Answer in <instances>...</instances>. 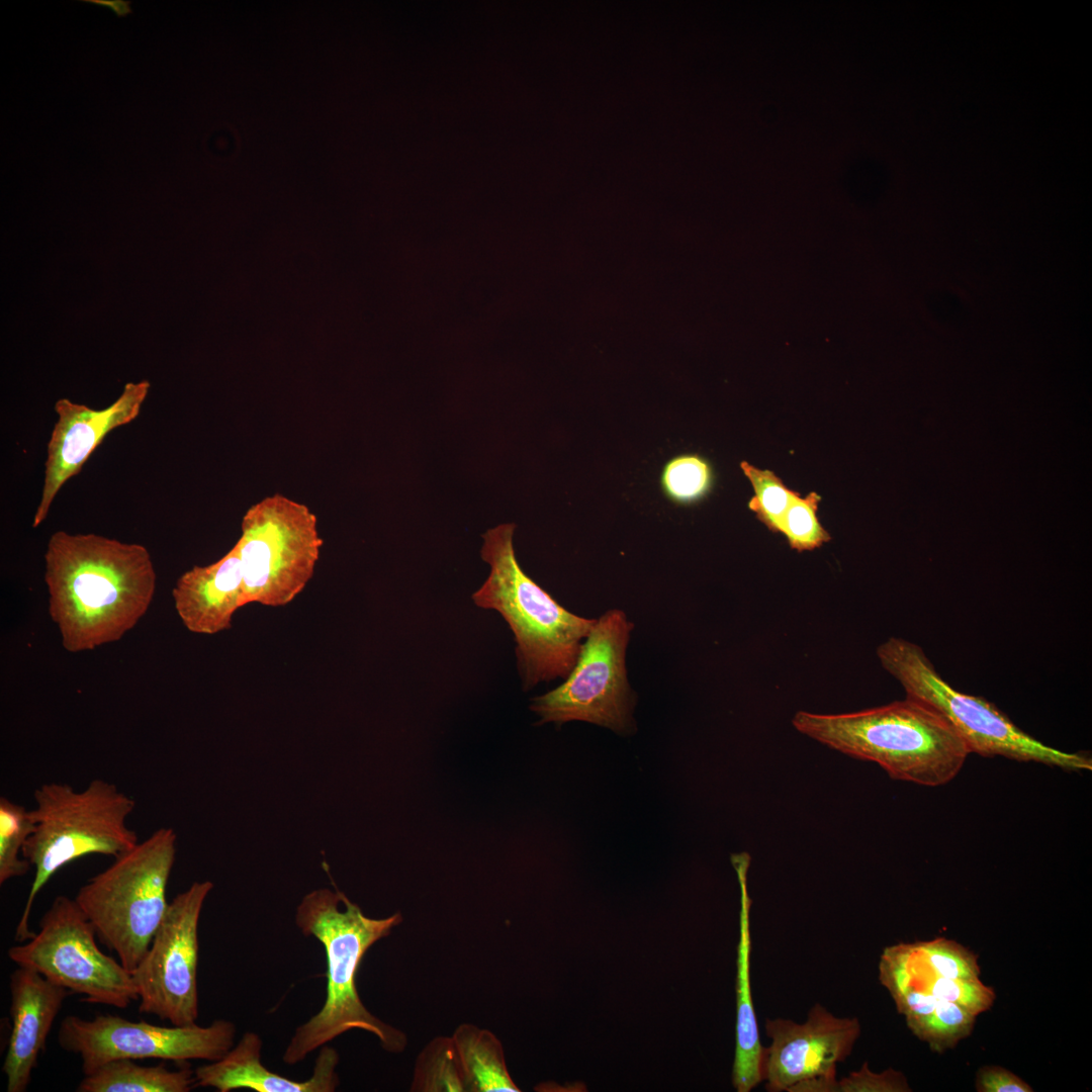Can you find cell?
<instances>
[{
  "label": "cell",
  "mask_w": 1092,
  "mask_h": 1092,
  "mask_svg": "<svg viewBox=\"0 0 1092 1092\" xmlns=\"http://www.w3.org/2000/svg\"><path fill=\"white\" fill-rule=\"evenodd\" d=\"M44 580L64 648L81 652L133 628L151 605L157 576L141 544L61 530L48 542Z\"/></svg>",
  "instance_id": "cell-1"
},
{
  "label": "cell",
  "mask_w": 1092,
  "mask_h": 1092,
  "mask_svg": "<svg viewBox=\"0 0 1092 1092\" xmlns=\"http://www.w3.org/2000/svg\"><path fill=\"white\" fill-rule=\"evenodd\" d=\"M401 921L398 912L385 918L368 917L339 890L322 888L302 898L295 923L303 935L314 937L325 948L327 996L321 1010L295 1029L282 1056L285 1064L300 1063L352 1029L373 1034L389 1053L405 1049V1033L373 1015L356 987V974L366 951Z\"/></svg>",
  "instance_id": "cell-2"
},
{
  "label": "cell",
  "mask_w": 1092,
  "mask_h": 1092,
  "mask_svg": "<svg viewBox=\"0 0 1092 1092\" xmlns=\"http://www.w3.org/2000/svg\"><path fill=\"white\" fill-rule=\"evenodd\" d=\"M792 724L823 745L878 763L892 779L926 787L949 783L971 753L943 717L909 698L851 713L799 711Z\"/></svg>",
  "instance_id": "cell-3"
},
{
  "label": "cell",
  "mask_w": 1092,
  "mask_h": 1092,
  "mask_svg": "<svg viewBox=\"0 0 1092 1092\" xmlns=\"http://www.w3.org/2000/svg\"><path fill=\"white\" fill-rule=\"evenodd\" d=\"M514 524L483 534L481 557L489 574L472 594L474 604L496 611L512 630L524 689L566 678L596 619L577 616L558 604L521 568L513 545Z\"/></svg>",
  "instance_id": "cell-4"
},
{
  "label": "cell",
  "mask_w": 1092,
  "mask_h": 1092,
  "mask_svg": "<svg viewBox=\"0 0 1092 1092\" xmlns=\"http://www.w3.org/2000/svg\"><path fill=\"white\" fill-rule=\"evenodd\" d=\"M33 798L34 827L22 855L35 872L15 930L18 943L34 935L29 927L33 901L59 870L90 854L115 858L139 843L126 824L135 802L112 783L95 779L82 791L48 783L34 791Z\"/></svg>",
  "instance_id": "cell-5"
},
{
  "label": "cell",
  "mask_w": 1092,
  "mask_h": 1092,
  "mask_svg": "<svg viewBox=\"0 0 1092 1092\" xmlns=\"http://www.w3.org/2000/svg\"><path fill=\"white\" fill-rule=\"evenodd\" d=\"M176 839L172 828H159L89 879L74 898L97 937L129 973L146 954L167 912Z\"/></svg>",
  "instance_id": "cell-6"
},
{
  "label": "cell",
  "mask_w": 1092,
  "mask_h": 1092,
  "mask_svg": "<svg viewBox=\"0 0 1092 1092\" xmlns=\"http://www.w3.org/2000/svg\"><path fill=\"white\" fill-rule=\"evenodd\" d=\"M886 671L903 687L906 698L918 701L943 717L965 741L970 752L1034 761L1065 770L1092 769L1087 754L1049 746L1017 727L984 698L953 689L936 671L920 646L892 637L877 648Z\"/></svg>",
  "instance_id": "cell-7"
},
{
  "label": "cell",
  "mask_w": 1092,
  "mask_h": 1092,
  "mask_svg": "<svg viewBox=\"0 0 1092 1092\" xmlns=\"http://www.w3.org/2000/svg\"><path fill=\"white\" fill-rule=\"evenodd\" d=\"M236 545L243 607H284L312 577L323 540L316 517L305 505L275 493L248 509Z\"/></svg>",
  "instance_id": "cell-8"
},
{
  "label": "cell",
  "mask_w": 1092,
  "mask_h": 1092,
  "mask_svg": "<svg viewBox=\"0 0 1092 1092\" xmlns=\"http://www.w3.org/2000/svg\"><path fill=\"white\" fill-rule=\"evenodd\" d=\"M96 932L75 899L57 896L39 921V930L8 948L17 967L31 969L83 1001L120 1009L139 1000L135 984L121 963L97 945Z\"/></svg>",
  "instance_id": "cell-9"
},
{
  "label": "cell",
  "mask_w": 1092,
  "mask_h": 1092,
  "mask_svg": "<svg viewBox=\"0 0 1092 1092\" xmlns=\"http://www.w3.org/2000/svg\"><path fill=\"white\" fill-rule=\"evenodd\" d=\"M633 623L612 609L596 619L577 660L556 689L533 699L540 723L584 721L623 732L631 727L634 698L626 651Z\"/></svg>",
  "instance_id": "cell-10"
},
{
  "label": "cell",
  "mask_w": 1092,
  "mask_h": 1092,
  "mask_svg": "<svg viewBox=\"0 0 1092 1092\" xmlns=\"http://www.w3.org/2000/svg\"><path fill=\"white\" fill-rule=\"evenodd\" d=\"M236 1032V1025L224 1019L207 1026H163L114 1014H97L93 1019L68 1015L59 1027L58 1042L63 1050L79 1056L82 1073L87 1075L120 1059L213 1062L234 1046Z\"/></svg>",
  "instance_id": "cell-11"
},
{
  "label": "cell",
  "mask_w": 1092,
  "mask_h": 1092,
  "mask_svg": "<svg viewBox=\"0 0 1092 1092\" xmlns=\"http://www.w3.org/2000/svg\"><path fill=\"white\" fill-rule=\"evenodd\" d=\"M212 888L209 881L195 882L169 903L146 954L131 973L140 1012L172 1025L196 1023L198 923Z\"/></svg>",
  "instance_id": "cell-12"
},
{
  "label": "cell",
  "mask_w": 1092,
  "mask_h": 1092,
  "mask_svg": "<svg viewBox=\"0 0 1092 1092\" xmlns=\"http://www.w3.org/2000/svg\"><path fill=\"white\" fill-rule=\"evenodd\" d=\"M765 1033L771 1039L763 1054L765 1089L793 1092L809 1081L837 1080L836 1066L851 1054L860 1023L856 1017H837L816 1004L803 1023L766 1019Z\"/></svg>",
  "instance_id": "cell-13"
},
{
  "label": "cell",
  "mask_w": 1092,
  "mask_h": 1092,
  "mask_svg": "<svg viewBox=\"0 0 1092 1092\" xmlns=\"http://www.w3.org/2000/svg\"><path fill=\"white\" fill-rule=\"evenodd\" d=\"M150 387L148 380L128 382L117 399L101 410L68 398L56 401L57 421L47 446L43 483L33 516V528L47 519L61 488L81 471L104 438L139 417Z\"/></svg>",
  "instance_id": "cell-14"
},
{
  "label": "cell",
  "mask_w": 1092,
  "mask_h": 1092,
  "mask_svg": "<svg viewBox=\"0 0 1092 1092\" xmlns=\"http://www.w3.org/2000/svg\"><path fill=\"white\" fill-rule=\"evenodd\" d=\"M11 1032L3 1061L7 1092H24L70 991L17 967L9 976Z\"/></svg>",
  "instance_id": "cell-15"
},
{
  "label": "cell",
  "mask_w": 1092,
  "mask_h": 1092,
  "mask_svg": "<svg viewBox=\"0 0 1092 1092\" xmlns=\"http://www.w3.org/2000/svg\"><path fill=\"white\" fill-rule=\"evenodd\" d=\"M262 1039L254 1031L241 1039L219 1060L194 1070L195 1087L214 1088L219 1092L251 1089L257 1092H333L340 1084L337 1073L339 1055L323 1045L311 1077L296 1081L268 1070L261 1063Z\"/></svg>",
  "instance_id": "cell-16"
},
{
  "label": "cell",
  "mask_w": 1092,
  "mask_h": 1092,
  "mask_svg": "<svg viewBox=\"0 0 1092 1092\" xmlns=\"http://www.w3.org/2000/svg\"><path fill=\"white\" fill-rule=\"evenodd\" d=\"M175 609L193 633L213 635L232 626L243 607V571L237 545L216 562L184 572L173 588Z\"/></svg>",
  "instance_id": "cell-17"
},
{
  "label": "cell",
  "mask_w": 1092,
  "mask_h": 1092,
  "mask_svg": "<svg viewBox=\"0 0 1092 1092\" xmlns=\"http://www.w3.org/2000/svg\"><path fill=\"white\" fill-rule=\"evenodd\" d=\"M731 861L740 887L739 940L736 961V1045L732 1084L738 1092H749L763 1081L764 1054V1046L759 1040L750 988L751 899L747 891L750 856L746 852L733 854Z\"/></svg>",
  "instance_id": "cell-18"
},
{
  "label": "cell",
  "mask_w": 1092,
  "mask_h": 1092,
  "mask_svg": "<svg viewBox=\"0 0 1092 1092\" xmlns=\"http://www.w3.org/2000/svg\"><path fill=\"white\" fill-rule=\"evenodd\" d=\"M461 1066L466 1092H519L499 1039L471 1023L460 1024L451 1036Z\"/></svg>",
  "instance_id": "cell-19"
},
{
  "label": "cell",
  "mask_w": 1092,
  "mask_h": 1092,
  "mask_svg": "<svg viewBox=\"0 0 1092 1092\" xmlns=\"http://www.w3.org/2000/svg\"><path fill=\"white\" fill-rule=\"evenodd\" d=\"M195 1087L194 1071L188 1067L171 1070L164 1064L144 1066L135 1060L105 1063L84 1075L78 1092H188Z\"/></svg>",
  "instance_id": "cell-20"
},
{
  "label": "cell",
  "mask_w": 1092,
  "mask_h": 1092,
  "mask_svg": "<svg viewBox=\"0 0 1092 1092\" xmlns=\"http://www.w3.org/2000/svg\"><path fill=\"white\" fill-rule=\"evenodd\" d=\"M907 967L910 975L909 989L928 992L939 1000L954 1003L976 1017L991 1009L996 999L992 987L980 979H948L939 977L923 965L917 957L913 943H905Z\"/></svg>",
  "instance_id": "cell-21"
},
{
  "label": "cell",
  "mask_w": 1092,
  "mask_h": 1092,
  "mask_svg": "<svg viewBox=\"0 0 1092 1092\" xmlns=\"http://www.w3.org/2000/svg\"><path fill=\"white\" fill-rule=\"evenodd\" d=\"M411 1091L465 1092L452 1037L438 1036L423 1049L416 1062Z\"/></svg>",
  "instance_id": "cell-22"
},
{
  "label": "cell",
  "mask_w": 1092,
  "mask_h": 1092,
  "mask_svg": "<svg viewBox=\"0 0 1092 1092\" xmlns=\"http://www.w3.org/2000/svg\"><path fill=\"white\" fill-rule=\"evenodd\" d=\"M30 810L5 797L0 798V884L25 876L31 868L22 855L33 831Z\"/></svg>",
  "instance_id": "cell-23"
},
{
  "label": "cell",
  "mask_w": 1092,
  "mask_h": 1092,
  "mask_svg": "<svg viewBox=\"0 0 1092 1092\" xmlns=\"http://www.w3.org/2000/svg\"><path fill=\"white\" fill-rule=\"evenodd\" d=\"M710 463L698 454H679L669 459L660 474V487L667 499L689 506L704 498L713 485Z\"/></svg>",
  "instance_id": "cell-24"
},
{
  "label": "cell",
  "mask_w": 1092,
  "mask_h": 1092,
  "mask_svg": "<svg viewBox=\"0 0 1092 1092\" xmlns=\"http://www.w3.org/2000/svg\"><path fill=\"white\" fill-rule=\"evenodd\" d=\"M975 1022L976 1016L959 1005L938 1000L930 1014L906 1023L918 1039L926 1042L931 1051L941 1054L968 1037Z\"/></svg>",
  "instance_id": "cell-25"
},
{
  "label": "cell",
  "mask_w": 1092,
  "mask_h": 1092,
  "mask_svg": "<svg viewBox=\"0 0 1092 1092\" xmlns=\"http://www.w3.org/2000/svg\"><path fill=\"white\" fill-rule=\"evenodd\" d=\"M740 467L754 491L749 509L770 531L780 532L783 517L798 492L789 489L770 470H760L746 461Z\"/></svg>",
  "instance_id": "cell-26"
},
{
  "label": "cell",
  "mask_w": 1092,
  "mask_h": 1092,
  "mask_svg": "<svg viewBox=\"0 0 1092 1092\" xmlns=\"http://www.w3.org/2000/svg\"><path fill=\"white\" fill-rule=\"evenodd\" d=\"M917 957L932 974L948 979H978V957L963 944L944 937L913 943Z\"/></svg>",
  "instance_id": "cell-27"
},
{
  "label": "cell",
  "mask_w": 1092,
  "mask_h": 1092,
  "mask_svg": "<svg viewBox=\"0 0 1092 1092\" xmlns=\"http://www.w3.org/2000/svg\"><path fill=\"white\" fill-rule=\"evenodd\" d=\"M820 496L810 492L801 497L798 492L785 513L780 533L787 538L791 548L801 552L813 550L830 540V535L817 518Z\"/></svg>",
  "instance_id": "cell-28"
},
{
  "label": "cell",
  "mask_w": 1092,
  "mask_h": 1092,
  "mask_svg": "<svg viewBox=\"0 0 1092 1092\" xmlns=\"http://www.w3.org/2000/svg\"><path fill=\"white\" fill-rule=\"evenodd\" d=\"M911 1088L903 1073L888 1069L882 1073L870 1070L864 1063L860 1070L837 1080L834 1092H909Z\"/></svg>",
  "instance_id": "cell-29"
},
{
  "label": "cell",
  "mask_w": 1092,
  "mask_h": 1092,
  "mask_svg": "<svg viewBox=\"0 0 1092 1092\" xmlns=\"http://www.w3.org/2000/svg\"><path fill=\"white\" fill-rule=\"evenodd\" d=\"M978 1092H1032L1033 1088L1016 1074L996 1065L980 1067L975 1076Z\"/></svg>",
  "instance_id": "cell-30"
},
{
  "label": "cell",
  "mask_w": 1092,
  "mask_h": 1092,
  "mask_svg": "<svg viewBox=\"0 0 1092 1092\" xmlns=\"http://www.w3.org/2000/svg\"><path fill=\"white\" fill-rule=\"evenodd\" d=\"M938 1000L928 992L911 988L894 1002L898 1011L905 1016L906 1022H908L930 1014L936 1007Z\"/></svg>",
  "instance_id": "cell-31"
},
{
  "label": "cell",
  "mask_w": 1092,
  "mask_h": 1092,
  "mask_svg": "<svg viewBox=\"0 0 1092 1092\" xmlns=\"http://www.w3.org/2000/svg\"><path fill=\"white\" fill-rule=\"evenodd\" d=\"M81 2L107 8L118 18L126 17L133 13L131 1L128 0H82Z\"/></svg>",
  "instance_id": "cell-32"
}]
</instances>
